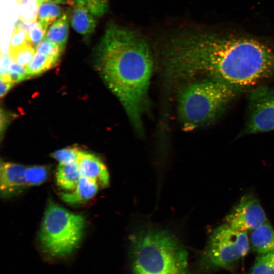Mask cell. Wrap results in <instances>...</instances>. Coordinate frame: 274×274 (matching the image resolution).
I'll list each match as a JSON object with an SVG mask.
<instances>
[{
    "label": "cell",
    "instance_id": "1",
    "mask_svg": "<svg viewBox=\"0 0 274 274\" xmlns=\"http://www.w3.org/2000/svg\"><path fill=\"white\" fill-rule=\"evenodd\" d=\"M162 57L170 80L203 76L239 89L274 77V42L249 34L183 30L167 39Z\"/></svg>",
    "mask_w": 274,
    "mask_h": 274
},
{
    "label": "cell",
    "instance_id": "2",
    "mask_svg": "<svg viewBox=\"0 0 274 274\" xmlns=\"http://www.w3.org/2000/svg\"><path fill=\"white\" fill-rule=\"evenodd\" d=\"M97 62L101 76L121 102L134 129L143 134L154 65L148 44L134 30L111 24L98 48Z\"/></svg>",
    "mask_w": 274,
    "mask_h": 274
},
{
    "label": "cell",
    "instance_id": "3",
    "mask_svg": "<svg viewBox=\"0 0 274 274\" xmlns=\"http://www.w3.org/2000/svg\"><path fill=\"white\" fill-rule=\"evenodd\" d=\"M131 274H190L188 253L169 232L139 229L130 237Z\"/></svg>",
    "mask_w": 274,
    "mask_h": 274
},
{
    "label": "cell",
    "instance_id": "4",
    "mask_svg": "<svg viewBox=\"0 0 274 274\" xmlns=\"http://www.w3.org/2000/svg\"><path fill=\"white\" fill-rule=\"evenodd\" d=\"M236 88L209 78L184 82L177 95V113L183 130L191 131L213 122L235 96Z\"/></svg>",
    "mask_w": 274,
    "mask_h": 274
},
{
    "label": "cell",
    "instance_id": "5",
    "mask_svg": "<svg viewBox=\"0 0 274 274\" xmlns=\"http://www.w3.org/2000/svg\"><path fill=\"white\" fill-rule=\"evenodd\" d=\"M85 219L53 202H50L42 221L39 238L42 247L52 256L71 254L79 244Z\"/></svg>",
    "mask_w": 274,
    "mask_h": 274
},
{
    "label": "cell",
    "instance_id": "6",
    "mask_svg": "<svg viewBox=\"0 0 274 274\" xmlns=\"http://www.w3.org/2000/svg\"><path fill=\"white\" fill-rule=\"evenodd\" d=\"M250 239L246 231L234 230L224 223L211 234L201 256V270L228 268L248 252Z\"/></svg>",
    "mask_w": 274,
    "mask_h": 274
},
{
    "label": "cell",
    "instance_id": "7",
    "mask_svg": "<svg viewBox=\"0 0 274 274\" xmlns=\"http://www.w3.org/2000/svg\"><path fill=\"white\" fill-rule=\"evenodd\" d=\"M224 221L234 230L247 231H253L268 221L257 196L249 193L241 198L226 216Z\"/></svg>",
    "mask_w": 274,
    "mask_h": 274
},
{
    "label": "cell",
    "instance_id": "8",
    "mask_svg": "<svg viewBox=\"0 0 274 274\" xmlns=\"http://www.w3.org/2000/svg\"><path fill=\"white\" fill-rule=\"evenodd\" d=\"M248 134L274 130V89H256L251 94Z\"/></svg>",
    "mask_w": 274,
    "mask_h": 274
},
{
    "label": "cell",
    "instance_id": "9",
    "mask_svg": "<svg viewBox=\"0 0 274 274\" xmlns=\"http://www.w3.org/2000/svg\"><path fill=\"white\" fill-rule=\"evenodd\" d=\"M76 162L82 177L94 182L99 187L109 186L110 178L108 169L97 156L80 150Z\"/></svg>",
    "mask_w": 274,
    "mask_h": 274
},
{
    "label": "cell",
    "instance_id": "10",
    "mask_svg": "<svg viewBox=\"0 0 274 274\" xmlns=\"http://www.w3.org/2000/svg\"><path fill=\"white\" fill-rule=\"evenodd\" d=\"M26 168L25 166L15 163H1L0 189L4 197L12 195L26 186Z\"/></svg>",
    "mask_w": 274,
    "mask_h": 274
},
{
    "label": "cell",
    "instance_id": "11",
    "mask_svg": "<svg viewBox=\"0 0 274 274\" xmlns=\"http://www.w3.org/2000/svg\"><path fill=\"white\" fill-rule=\"evenodd\" d=\"M70 11V20L72 26L78 33L86 37L95 29L96 21L94 15L84 6L73 2Z\"/></svg>",
    "mask_w": 274,
    "mask_h": 274
},
{
    "label": "cell",
    "instance_id": "12",
    "mask_svg": "<svg viewBox=\"0 0 274 274\" xmlns=\"http://www.w3.org/2000/svg\"><path fill=\"white\" fill-rule=\"evenodd\" d=\"M250 242L259 255L274 252V228L268 221L265 222L252 231Z\"/></svg>",
    "mask_w": 274,
    "mask_h": 274
},
{
    "label": "cell",
    "instance_id": "13",
    "mask_svg": "<svg viewBox=\"0 0 274 274\" xmlns=\"http://www.w3.org/2000/svg\"><path fill=\"white\" fill-rule=\"evenodd\" d=\"M99 188L94 182L81 176L76 188L71 191L62 193L60 197L63 201L67 203L81 204L92 198Z\"/></svg>",
    "mask_w": 274,
    "mask_h": 274
},
{
    "label": "cell",
    "instance_id": "14",
    "mask_svg": "<svg viewBox=\"0 0 274 274\" xmlns=\"http://www.w3.org/2000/svg\"><path fill=\"white\" fill-rule=\"evenodd\" d=\"M81 176L76 162L59 163L55 174L57 185L66 191L76 188Z\"/></svg>",
    "mask_w": 274,
    "mask_h": 274
},
{
    "label": "cell",
    "instance_id": "15",
    "mask_svg": "<svg viewBox=\"0 0 274 274\" xmlns=\"http://www.w3.org/2000/svg\"><path fill=\"white\" fill-rule=\"evenodd\" d=\"M65 13L62 15L50 27L45 35V40L55 43L63 49L68 35V20Z\"/></svg>",
    "mask_w": 274,
    "mask_h": 274
},
{
    "label": "cell",
    "instance_id": "16",
    "mask_svg": "<svg viewBox=\"0 0 274 274\" xmlns=\"http://www.w3.org/2000/svg\"><path fill=\"white\" fill-rule=\"evenodd\" d=\"M62 9L56 3L45 2L39 5L38 21L46 31L49 26L62 15Z\"/></svg>",
    "mask_w": 274,
    "mask_h": 274
},
{
    "label": "cell",
    "instance_id": "17",
    "mask_svg": "<svg viewBox=\"0 0 274 274\" xmlns=\"http://www.w3.org/2000/svg\"><path fill=\"white\" fill-rule=\"evenodd\" d=\"M58 59L36 52L26 67L27 78L38 76L52 68Z\"/></svg>",
    "mask_w": 274,
    "mask_h": 274
},
{
    "label": "cell",
    "instance_id": "18",
    "mask_svg": "<svg viewBox=\"0 0 274 274\" xmlns=\"http://www.w3.org/2000/svg\"><path fill=\"white\" fill-rule=\"evenodd\" d=\"M247 274H274V252L259 255Z\"/></svg>",
    "mask_w": 274,
    "mask_h": 274
},
{
    "label": "cell",
    "instance_id": "19",
    "mask_svg": "<svg viewBox=\"0 0 274 274\" xmlns=\"http://www.w3.org/2000/svg\"><path fill=\"white\" fill-rule=\"evenodd\" d=\"M18 4L19 19L26 23L37 21L39 5L35 0H16Z\"/></svg>",
    "mask_w": 274,
    "mask_h": 274
},
{
    "label": "cell",
    "instance_id": "20",
    "mask_svg": "<svg viewBox=\"0 0 274 274\" xmlns=\"http://www.w3.org/2000/svg\"><path fill=\"white\" fill-rule=\"evenodd\" d=\"M48 169L41 165L26 167L25 178L26 186H36L43 183L47 178Z\"/></svg>",
    "mask_w": 274,
    "mask_h": 274
},
{
    "label": "cell",
    "instance_id": "21",
    "mask_svg": "<svg viewBox=\"0 0 274 274\" xmlns=\"http://www.w3.org/2000/svg\"><path fill=\"white\" fill-rule=\"evenodd\" d=\"M35 53V47L30 44L9 52L12 61L25 67L30 63Z\"/></svg>",
    "mask_w": 274,
    "mask_h": 274
},
{
    "label": "cell",
    "instance_id": "22",
    "mask_svg": "<svg viewBox=\"0 0 274 274\" xmlns=\"http://www.w3.org/2000/svg\"><path fill=\"white\" fill-rule=\"evenodd\" d=\"M78 4L84 6L95 16L104 15L109 9V0H73Z\"/></svg>",
    "mask_w": 274,
    "mask_h": 274
},
{
    "label": "cell",
    "instance_id": "23",
    "mask_svg": "<svg viewBox=\"0 0 274 274\" xmlns=\"http://www.w3.org/2000/svg\"><path fill=\"white\" fill-rule=\"evenodd\" d=\"M28 44L30 43L27 31L16 25L10 40L9 51L19 49Z\"/></svg>",
    "mask_w": 274,
    "mask_h": 274
},
{
    "label": "cell",
    "instance_id": "24",
    "mask_svg": "<svg viewBox=\"0 0 274 274\" xmlns=\"http://www.w3.org/2000/svg\"><path fill=\"white\" fill-rule=\"evenodd\" d=\"M80 151L77 147H67L56 151L51 155L59 163H68L77 161Z\"/></svg>",
    "mask_w": 274,
    "mask_h": 274
},
{
    "label": "cell",
    "instance_id": "25",
    "mask_svg": "<svg viewBox=\"0 0 274 274\" xmlns=\"http://www.w3.org/2000/svg\"><path fill=\"white\" fill-rule=\"evenodd\" d=\"M63 50L59 45L47 40H43L36 47V52L58 59Z\"/></svg>",
    "mask_w": 274,
    "mask_h": 274
},
{
    "label": "cell",
    "instance_id": "26",
    "mask_svg": "<svg viewBox=\"0 0 274 274\" xmlns=\"http://www.w3.org/2000/svg\"><path fill=\"white\" fill-rule=\"evenodd\" d=\"M29 42L34 47L44 40L46 31L38 21L29 23L26 29Z\"/></svg>",
    "mask_w": 274,
    "mask_h": 274
},
{
    "label": "cell",
    "instance_id": "27",
    "mask_svg": "<svg viewBox=\"0 0 274 274\" xmlns=\"http://www.w3.org/2000/svg\"><path fill=\"white\" fill-rule=\"evenodd\" d=\"M7 74L14 84L28 79L26 67L18 64L12 60Z\"/></svg>",
    "mask_w": 274,
    "mask_h": 274
},
{
    "label": "cell",
    "instance_id": "28",
    "mask_svg": "<svg viewBox=\"0 0 274 274\" xmlns=\"http://www.w3.org/2000/svg\"><path fill=\"white\" fill-rule=\"evenodd\" d=\"M12 59L9 54H1V75L7 74Z\"/></svg>",
    "mask_w": 274,
    "mask_h": 274
},
{
    "label": "cell",
    "instance_id": "29",
    "mask_svg": "<svg viewBox=\"0 0 274 274\" xmlns=\"http://www.w3.org/2000/svg\"><path fill=\"white\" fill-rule=\"evenodd\" d=\"M1 97L2 98L8 92V91L11 88L14 84L8 80L1 79Z\"/></svg>",
    "mask_w": 274,
    "mask_h": 274
},
{
    "label": "cell",
    "instance_id": "30",
    "mask_svg": "<svg viewBox=\"0 0 274 274\" xmlns=\"http://www.w3.org/2000/svg\"><path fill=\"white\" fill-rule=\"evenodd\" d=\"M39 4V5H41L43 3L45 2H47V0H35Z\"/></svg>",
    "mask_w": 274,
    "mask_h": 274
}]
</instances>
